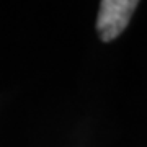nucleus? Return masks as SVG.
Wrapping results in <instances>:
<instances>
[{"label":"nucleus","mask_w":147,"mask_h":147,"mask_svg":"<svg viewBox=\"0 0 147 147\" xmlns=\"http://www.w3.org/2000/svg\"><path fill=\"white\" fill-rule=\"evenodd\" d=\"M141 0H101L96 31L101 41L110 42L126 30Z\"/></svg>","instance_id":"obj_1"}]
</instances>
